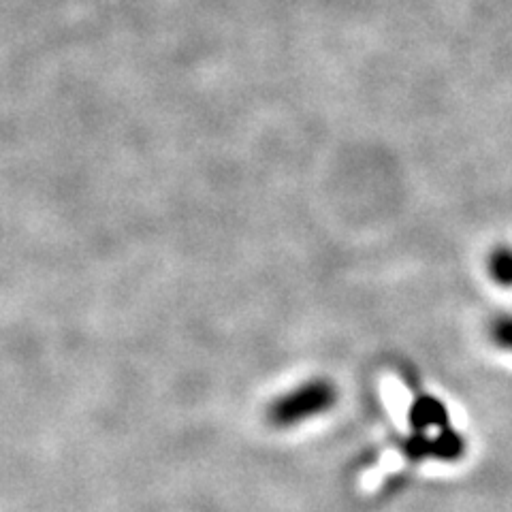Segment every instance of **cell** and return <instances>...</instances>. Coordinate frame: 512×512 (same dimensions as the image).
I'll list each match as a JSON object with an SVG mask.
<instances>
[{"instance_id":"obj_3","label":"cell","mask_w":512,"mask_h":512,"mask_svg":"<svg viewBox=\"0 0 512 512\" xmlns=\"http://www.w3.org/2000/svg\"><path fill=\"white\" fill-rule=\"evenodd\" d=\"M489 335L495 346L512 352V316L504 314L495 318L489 327Z\"/></svg>"},{"instance_id":"obj_2","label":"cell","mask_w":512,"mask_h":512,"mask_svg":"<svg viewBox=\"0 0 512 512\" xmlns=\"http://www.w3.org/2000/svg\"><path fill=\"white\" fill-rule=\"evenodd\" d=\"M487 271L493 282L512 286V246L493 248L487 259Z\"/></svg>"},{"instance_id":"obj_1","label":"cell","mask_w":512,"mask_h":512,"mask_svg":"<svg viewBox=\"0 0 512 512\" xmlns=\"http://www.w3.org/2000/svg\"><path fill=\"white\" fill-rule=\"evenodd\" d=\"M338 404V387L329 378H314L282 393L267 406V423L276 429H291L327 414Z\"/></svg>"}]
</instances>
